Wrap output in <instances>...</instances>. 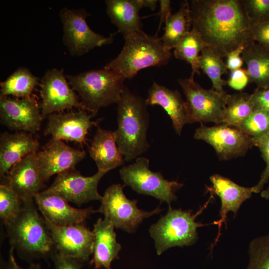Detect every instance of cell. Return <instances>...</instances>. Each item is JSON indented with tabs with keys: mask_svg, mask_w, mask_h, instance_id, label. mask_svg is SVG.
<instances>
[{
	"mask_svg": "<svg viewBox=\"0 0 269 269\" xmlns=\"http://www.w3.org/2000/svg\"><path fill=\"white\" fill-rule=\"evenodd\" d=\"M189 7L191 29L220 57L255 42L240 0H192Z\"/></svg>",
	"mask_w": 269,
	"mask_h": 269,
	"instance_id": "cell-1",
	"label": "cell"
},
{
	"mask_svg": "<svg viewBox=\"0 0 269 269\" xmlns=\"http://www.w3.org/2000/svg\"><path fill=\"white\" fill-rule=\"evenodd\" d=\"M118 104L117 144L125 160L137 158L149 147L146 134L149 114L145 100L125 87Z\"/></svg>",
	"mask_w": 269,
	"mask_h": 269,
	"instance_id": "cell-2",
	"label": "cell"
},
{
	"mask_svg": "<svg viewBox=\"0 0 269 269\" xmlns=\"http://www.w3.org/2000/svg\"><path fill=\"white\" fill-rule=\"evenodd\" d=\"M11 247L23 258L31 260L51 256L55 248L45 219L34 203L23 204L16 216L5 225Z\"/></svg>",
	"mask_w": 269,
	"mask_h": 269,
	"instance_id": "cell-3",
	"label": "cell"
},
{
	"mask_svg": "<svg viewBox=\"0 0 269 269\" xmlns=\"http://www.w3.org/2000/svg\"><path fill=\"white\" fill-rule=\"evenodd\" d=\"M157 35H148L140 30L126 36L121 52L104 68L114 71L126 79L132 78L143 69L166 65L171 53Z\"/></svg>",
	"mask_w": 269,
	"mask_h": 269,
	"instance_id": "cell-4",
	"label": "cell"
},
{
	"mask_svg": "<svg viewBox=\"0 0 269 269\" xmlns=\"http://www.w3.org/2000/svg\"><path fill=\"white\" fill-rule=\"evenodd\" d=\"M87 110L96 115L99 110L118 103L125 88V79L116 72L104 68L74 75H66Z\"/></svg>",
	"mask_w": 269,
	"mask_h": 269,
	"instance_id": "cell-5",
	"label": "cell"
},
{
	"mask_svg": "<svg viewBox=\"0 0 269 269\" xmlns=\"http://www.w3.org/2000/svg\"><path fill=\"white\" fill-rule=\"evenodd\" d=\"M202 210L192 214V211L173 209L169 206L166 214L149 229L158 255L173 247L190 246L195 243L198 239L197 229L206 225L195 222L196 216Z\"/></svg>",
	"mask_w": 269,
	"mask_h": 269,
	"instance_id": "cell-6",
	"label": "cell"
},
{
	"mask_svg": "<svg viewBox=\"0 0 269 269\" xmlns=\"http://www.w3.org/2000/svg\"><path fill=\"white\" fill-rule=\"evenodd\" d=\"M149 159L138 157L134 163L123 167L120 175L124 185L130 186L137 193L154 197L169 206L177 199L175 192L183 186L177 181L165 179L160 172L149 169Z\"/></svg>",
	"mask_w": 269,
	"mask_h": 269,
	"instance_id": "cell-7",
	"label": "cell"
},
{
	"mask_svg": "<svg viewBox=\"0 0 269 269\" xmlns=\"http://www.w3.org/2000/svg\"><path fill=\"white\" fill-rule=\"evenodd\" d=\"M98 212L103 213L115 228L128 233L134 232L143 220L160 213L159 206L151 211L137 208V200L128 199L123 192V186L114 184L106 190L102 196Z\"/></svg>",
	"mask_w": 269,
	"mask_h": 269,
	"instance_id": "cell-8",
	"label": "cell"
},
{
	"mask_svg": "<svg viewBox=\"0 0 269 269\" xmlns=\"http://www.w3.org/2000/svg\"><path fill=\"white\" fill-rule=\"evenodd\" d=\"M178 82L186 97L189 123L223 124L227 96L202 87L194 79L179 78Z\"/></svg>",
	"mask_w": 269,
	"mask_h": 269,
	"instance_id": "cell-9",
	"label": "cell"
},
{
	"mask_svg": "<svg viewBox=\"0 0 269 269\" xmlns=\"http://www.w3.org/2000/svg\"><path fill=\"white\" fill-rule=\"evenodd\" d=\"M90 15L84 8H62L59 16L63 25V40L72 55H81L96 47L109 44L113 41L114 34L109 36L96 33L86 22Z\"/></svg>",
	"mask_w": 269,
	"mask_h": 269,
	"instance_id": "cell-10",
	"label": "cell"
},
{
	"mask_svg": "<svg viewBox=\"0 0 269 269\" xmlns=\"http://www.w3.org/2000/svg\"><path fill=\"white\" fill-rule=\"evenodd\" d=\"M194 137L210 144L221 160L243 156L254 144V139L238 128L224 124L196 129Z\"/></svg>",
	"mask_w": 269,
	"mask_h": 269,
	"instance_id": "cell-11",
	"label": "cell"
},
{
	"mask_svg": "<svg viewBox=\"0 0 269 269\" xmlns=\"http://www.w3.org/2000/svg\"><path fill=\"white\" fill-rule=\"evenodd\" d=\"M41 114L43 119L51 114L73 108L87 111L66 79L62 69L46 72L40 84Z\"/></svg>",
	"mask_w": 269,
	"mask_h": 269,
	"instance_id": "cell-12",
	"label": "cell"
},
{
	"mask_svg": "<svg viewBox=\"0 0 269 269\" xmlns=\"http://www.w3.org/2000/svg\"><path fill=\"white\" fill-rule=\"evenodd\" d=\"M107 173L98 170L92 176H84L72 169L57 174L51 186L44 191L78 206L93 200L101 201L102 196L98 192V185Z\"/></svg>",
	"mask_w": 269,
	"mask_h": 269,
	"instance_id": "cell-13",
	"label": "cell"
},
{
	"mask_svg": "<svg viewBox=\"0 0 269 269\" xmlns=\"http://www.w3.org/2000/svg\"><path fill=\"white\" fill-rule=\"evenodd\" d=\"M55 250L60 254L84 263L92 254L94 235L83 223L58 226L45 220Z\"/></svg>",
	"mask_w": 269,
	"mask_h": 269,
	"instance_id": "cell-14",
	"label": "cell"
},
{
	"mask_svg": "<svg viewBox=\"0 0 269 269\" xmlns=\"http://www.w3.org/2000/svg\"><path fill=\"white\" fill-rule=\"evenodd\" d=\"M40 108L33 97L0 96V122L11 130L36 133L43 119Z\"/></svg>",
	"mask_w": 269,
	"mask_h": 269,
	"instance_id": "cell-15",
	"label": "cell"
},
{
	"mask_svg": "<svg viewBox=\"0 0 269 269\" xmlns=\"http://www.w3.org/2000/svg\"><path fill=\"white\" fill-rule=\"evenodd\" d=\"M86 155L85 151L71 147L62 140L51 139L42 150L36 153L41 179L44 182L54 174L74 169Z\"/></svg>",
	"mask_w": 269,
	"mask_h": 269,
	"instance_id": "cell-16",
	"label": "cell"
},
{
	"mask_svg": "<svg viewBox=\"0 0 269 269\" xmlns=\"http://www.w3.org/2000/svg\"><path fill=\"white\" fill-rule=\"evenodd\" d=\"M96 115L87 114L86 111L66 113H54L48 117V123L44 130L45 135H51L52 139L86 142L89 129L97 126L98 121H91Z\"/></svg>",
	"mask_w": 269,
	"mask_h": 269,
	"instance_id": "cell-17",
	"label": "cell"
},
{
	"mask_svg": "<svg viewBox=\"0 0 269 269\" xmlns=\"http://www.w3.org/2000/svg\"><path fill=\"white\" fill-rule=\"evenodd\" d=\"M34 201L45 220L58 226L83 223L92 214L98 212L91 206L84 209L72 207L62 198L44 190L37 194Z\"/></svg>",
	"mask_w": 269,
	"mask_h": 269,
	"instance_id": "cell-18",
	"label": "cell"
},
{
	"mask_svg": "<svg viewBox=\"0 0 269 269\" xmlns=\"http://www.w3.org/2000/svg\"><path fill=\"white\" fill-rule=\"evenodd\" d=\"M36 153L24 157L9 170L6 183L19 197L23 204L34 202L35 196L44 187L36 161Z\"/></svg>",
	"mask_w": 269,
	"mask_h": 269,
	"instance_id": "cell-19",
	"label": "cell"
},
{
	"mask_svg": "<svg viewBox=\"0 0 269 269\" xmlns=\"http://www.w3.org/2000/svg\"><path fill=\"white\" fill-rule=\"evenodd\" d=\"M39 142L32 134L5 132L0 136V175L5 178L11 168L27 155L37 152Z\"/></svg>",
	"mask_w": 269,
	"mask_h": 269,
	"instance_id": "cell-20",
	"label": "cell"
},
{
	"mask_svg": "<svg viewBox=\"0 0 269 269\" xmlns=\"http://www.w3.org/2000/svg\"><path fill=\"white\" fill-rule=\"evenodd\" d=\"M212 187L210 188L214 193L217 194L221 199V207L220 211V219L213 224L218 225V234L216 239L217 242L220 235V229L223 223L226 224L227 213L232 211L236 214L241 204L250 198L254 192V188L240 186L230 179L219 174H214L210 176Z\"/></svg>",
	"mask_w": 269,
	"mask_h": 269,
	"instance_id": "cell-21",
	"label": "cell"
},
{
	"mask_svg": "<svg viewBox=\"0 0 269 269\" xmlns=\"http://www.w3.org/2000/svg\"><path fill=\"white\" fill-rule=\"evenodd\" d=\"M145 100L147 105H157L166 111L174 131L180 135L184 126L189 123V116L186 102L179 91L153 82Z\"/></svg>",
	"mask_w": 269,
	"mask_h": 269,
	"instance_id": "cell-22",
	"label": "cell"
},
{
	"mask_svg": "<svg viewBox=\"0 0 269 269\" xmlns=\"http://www.w3.org/2000/svg\"><path fill=\"white\" fill-rule=\"evenodd\" d=\"M114 226L107 219L99 218L94 224L93 258L91 263L96 269H110L112 261L119 258L121 245L116 240Z\"/></svg>",
	"mask_w": 269,
	"mask_h": 269,
	"instance_id": "cell-23",
	"label": "cell"
},
{
	"mask_svg": "<svg viewBox=\"0 0 269 269\" xmlns=\"http://www.w3.org/2000/svg\"><path fill=\"white\" fill-rule=\"evenodd\" d=\"M89 152L99 171L108 172L123 165L125 161L117 144L115 131L104 130L99 126L89 148Z\"/></svg>",
	"mask_w": 269,
	"mask_h": 269,
	"instance_id": "cell-24",
	"label": "cell"
},
{
	"mask_svg": "<svg viewBox=\"0 0 269 269\" xmlns=\"http://www.w3.org/2000/svg\"><path fill=\"white\" fill-rule=\"evenodd\" d=\"M106 12L124 37L141 30L140 0H107Z\"/></svg>",
	"mask_w": 269,
	"mask_h": 269,
	"instance_id": "cell-25",
	"label": "cell"
},
{
	"mask_svg": "<svg viewBox=\"0 0 269 269\" xmlns=\"http://www.w3.org/2000/svg\"><path fill=\"white\" fill-rule=\"evenodd\" d=\"M242 57L249 82L255 83L259 89L269 88V51L255 42L245 48Z\"/></svg>",
	"mask_w": 269,
	"mask_h": 269,
	"instance_id": "cell-26",
	"label": "cell"
},
{
	"mask_svg": "<svg viewBox=\"0 0 269 269\" xmlns=\"http://www.w3.org/2000/svg\"><path fill=\"white\" fill-rule=\"evenodd\" d=\"M165 23L164 32L161 39L165 48L170 50L192 28L189 2L182 1L178 10L172 13Z\"/></svg>",
	"mask_w": 269,
	"mask_h": 269,
	"instance_id": "cell-27",
	"label": "cell"
},
{
	"mask_svg": "<svg viewBox=\"0 0 269 269\" xmlns=\"http://www.w3.org/2000/svg\"><path fill=\"white\" fill-rule=\"evenodd\" d=\"M39 80L28 69L19 68L0 83V96L11 95L18 98L29 97L35 87L40 85Z\"/></svg>",
	"mask_w": 269,
	"mask_h": 269,
	"instance_id": "cell-28",
	"label": "cell"
},
{
	"mask_svg": "<svg viewBox=\"0 0 269 269\" xmlns=\"http://www.w3.org/2000/svg\"><path fill=\"white\" fill-rule=\"evenodd\" d=\"M208 44L202 38L200 35L195 30L191 29L177 43L174 50L176 58L184 60L191 67V78L194 79V75H200L198 65L199 53Z\"/></svg>",
	"mask_w": 269,
	"mask_h": 269,
	"instance_id": "cell-29",
	"label": "cell"
},
{
	"mask_svg": "<svg viewBox=\"0 0 269 269\" xmlns=\"http://www.w3.org/2000/svg\"><path fill=\"white\" fill-rule=\"evenodd\" d=\"M222 58L211 48L206 47L201 52L198 65L211 80L213 89L226 96L227 94L224 90L223 86L227 84V81L222 79V75L228 73V69Z\"/></svg>",
	"mask_w": 269,
	"mask_h": 269,
	"instance_id": "cell-30",
	"label": "cell"
},
{
	"mask_svg": "<svg viewBox=\"0 0 269 269\" xmlns=\"http://www.w3.org/2000/svg\"><path fill=\"white\" fill-rule=\"evenodd\" d=\"M253 111L251 94L242 92L228 94L223 124L237 127Z\"/></svg>",
	"mask_w": 269,
	"mask_h": 269,
	"instance_id": "cell-31",
	"label": "cell"
},
{
	"mask_svg": "<svg viewBox=\"0 0 269 269\" xmlns=\"http://www.w3.org/2000/svg\"><path fill=\"white\" fill-rule=\"evenodd\" d=\"M237 128L253 138L264 136L269 133V112L254 110Z\"/></svg>",
	"mask_w": 269,
	"mask_h": 269,
	"instance_id": "cell-32",
	"label": "cell"
},
{
	"mask_svg": "<svg viewBox=\"0 0 269 269\" xmlns=\"http://www.w3.org/2000/svg\"><path fill=\"white\" fill-rule=\"evenodd\" d=\"M249 253L247 269H269V235L254 239L250 244Z\"/></svg>",
	"mask_w": 269,
	"mask_h": 269,
	"instance_id": "cell-33",
	"label": "cell"
},
{
	"mask_svg": "<svg viewBox=\"0 0 269 269\" xmlns=\"http://www.w3.org/2000/svg\"><path fill=\"white\" fill-rule=\"evenodd\" d=\"M17 195L7 185H0V217L5 225L14 218L22 207Z\"/></svg>",
	"mask_w": 269,
	"mask_h": 269,
	"instance_id": "cell-34",
	"label": "cell"
},
{
	"mask_svg": "<svg viewBox=\"0 0 269 269\" xmlns=\"http://www.w3.org/2000/svg\"><path fill=\"white\" fill-rule=\"evenodd\" d=\"M252 24L269 22V0H240Z\"/></svg>",
	"mask_w": 269,
	"mask_h": 269,
	"instance_id": "cell-35",
	"label": "cell"
},
{
	"mask_svg": "<svg viewBox=\"0 0 269 269\" xmlns=\"http://www.w3.org/2000/svg\"><path fill=\"white\" fill-rule=\"evenodd\" d=\"M255 145L260 149L263 158L266 162V167L258 184L253 186L254 192H260L269 179V133L261 137L253 138Z\"/></svg>",
	"mask_w": 269,
	"mask_h": 269,
	"instance_id": "cell-36",
	"label": "cell"
},
{
	"mask_svg": "<svg viewBox=\"0 0 269 269\" xmlns=\"http://www.w3.org/2000/svg\"><path fill=\"white\" fill-rule=\"evenodd\" d=\"M54 269H82L83 263L78 260L65 256L56 250L51 255Z\"/></svg>",
	"mask_w": 269,
	"mask_h": 269,
	"instance_id": "cell-37",
	"label": "cell"
},
{
	"mask_svg": "<svg viewBox=\"0 0 269 269\" xmlns=\"http://www.w3.org/2000/svg\"><path fill=\"white\" fill-rule=\"evenodd\" d=\"M249 82L247 70L240 68L231 71L227 84L232 88L241 91Z\"/></svg>",
	"mask_w": 269,
	"mask_h": 269,
	"instance_id": "cell-38",
	"label": "cell"
},
{
	"mask_svg": "<svg viewBox=\"0 0 269 269\" xmlns=\"http://www.w3.org/2000/svg\"><path fill=\"white\" fill-rule=\"evenodd\" d=\"M252 32L255 41L269 51V22L252 24Z\"/></svg>",
	"mask_w": 269,
	"mask_h": 269,
	"instance_id": "cell-39",
	"label": "cell"
},
{
	"mask_svg": "<svg viewBox=\"0 0 269 269\" xmlns=\"http://www.w3.org/2000/svg\"><path fill=\"white\" fill-rule=\"evenodd\" d=\"M251 100L254 104V111L262 110L269 112V88L257 89L251 94Z\"/></svg>",
	"mask_w": 269,
	"mask_h": 269,
	"instance_id": "cell-40",
	"label": "cell"
},
{
	"mask_svg": "<svg viewBox=\"0 0 269 269\" xmlns=\"http://www.w3.org/2000/svg\"><path fill=\"white\" fill-rule=\"evenodd\" d=\"M245 48V46L240 45L227 55L226 65L231 72L241 68L243 65L244 61L240 54H242Z\"/></svg>",
	"mask_w": 269,
	"mask_h": 269,
	"instance_id": "cell-41",
	"label": "cell"
},
{
	"mask_svg": "<svg viewBox=\"0 0 269 269\" xmlns=\"http://www.w3.org/2000/svg\"><path fill=\"white\" fill-rule=\"evenodd\" d=\"M159 2L160 4V9L157 13V15L160 17V22L157 32L159 30L161 24L165 22L168 17L172 14L170 0H160L159 1Z\"/></svg>",
	"mask_w": 269,
	"mask_h": 269,
	"instance_id": "cell-42",
	"label": "cell"
},
{
	"mask_svg": "<svg viewBox=\"0 0 269 269\" xmlns=\"http://www.w3.org/2000/svg\"><path fill=\"white\" fill-rule=\"evenodd\" d=\"M14 250L12 247H11L9 250L6 269H42L40 264L34 263H31L29 267L26 269L19 266L15 260L13 253Z\"/></svg>",
	"mask_w": 269,
	"mask_h": 269,
	"instance_id": "cell-43",
	"label": "cell"
},
{
	"mask_svg": "<svg viewBox=\"0 0 269 269\" xmlns=\"http://www.w3.org/2000/svg\"><path fill=\"white\" fill-rule=\"evenodd\" d=\"M157 0H140L142 7H147L152 10L155 9L157 5Z\"/></svg>",
	"mask_w": 269,
	"mask_h": 269,
	"instance_id": "cell-44",
	"label": "cell"
},
{
	"mask_svg": "<svg viewBox=\"0 0 269 269\" xmlns=\"http://www.w3.org/2000/svg\"><path fill=\"white\" fill-rule=\"evenodd\" d=\"M261 196L265 199H269V186L261 192Z\"/></svg>",
	"mask_w": 269,
	"mask_h": 269,
	"instance_id": "cell-45",
	"label": "cell"
}]
</instances>
